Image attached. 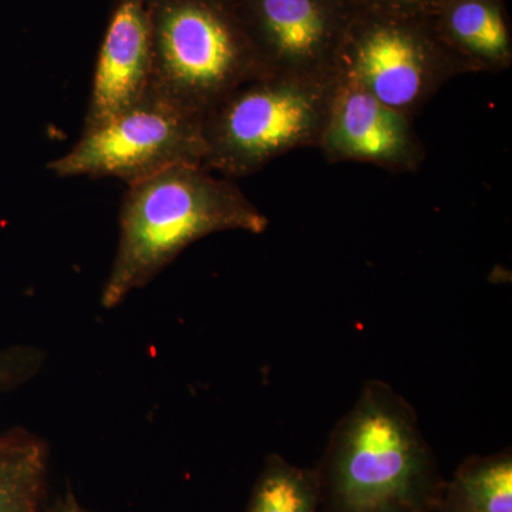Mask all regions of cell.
<instances>
[{
	"label": "cell",
	"instance_id": "cell-16",
	"mask_svg": "<svg viewBox=\"0 0 512 512\" xmlns=\"http://www.w3.org/2000/svg\"><path fill=\"white\" fill-rule=\"evenodd\" d=\"M406 2H413V0H406Z\"/></svg>",
	"mask_w": 512,
	"mask_h": 512
},
{
	"label": "cell",
	"instance_id": "cell-3",
	"mask_svg": "<svg viewBox=\"0 0 512 512\" xmlns=\"http://www.w3.org/2000/svg\"><path fill=\"white\" fill-rule=\"evenodd\" d=\"M336 79L265 73L241 84L204 114V167L241 177L322 137Z\"/></svg>",
	"mask_w": 512,
	"mask_h": 512
},
{
	"label": "cell",
	"instance_id": "cell-12",
	"mask_svg": "<svg viewBox=\"0 0 512 512\" xmlns=\"http://www.w3.org/2000/svg\"><path fill=\"white\" fill-rule=\"evenodd\" d=\"M247 512H320L318 473L272 454L256 480Z\"/></svg>",
	"mask_w": 512,
	"mask_h": 512
},
{
	"label": "cell",
	"instance_id": "cell-5",
	"mask_svg": "<svg viewBox=\"0 0 512 512\" xmlns=\"http://www.w3.org/2000/svg\"><path fill=\"white\" fill-rule=\"evenodd\" d=\"M201 114L156 90L82 136L47 165L59 178H119L124 183L175 165H204Z\"/></svg>",
	"mask_w": 512,
	"mask_h": 512
},
{
	"label": "cell",
	"instance_id": "cell-8",
	"mask_svg": "<svg viewBox=\"0 0 512 512\" xmlns=\"http://www.w3.org/2000/svg\"><path fill=\"white\" fill-rule=\"evenodd\" d=\"M348 70L367 92L403 116L426 99L440 79L419 43L394 28L370 32L357 46Z\"/></svg>",
	"mask_w": 512,
	"mask_h": 512
},
{
	"label": "cell",
	"instance_id": "cell-10",
	"mask_svg": "<svg viewBox=\"0 0 512 512\" xmlns=\"http://www.w3.org/2000/svg\"><path fill=\"white\" fill-rule=\"evenodd\" d=\"M439 512H512L511 451L467 458L446 481Z\"/></svg>",
	"mask_w": 512,
	"mask_h": 512
},
{
	"label": "cell",
	"instance_id": "cell-7",
	"mask_svg": "<svg viewBox=\"0 0 512 512\" xmlns=\"http://www.w3.org/2000/svg\"><path fill=\"white\" fill-rule=\"evenodd\" d=\"M322 138L335 156L379 164H403L414 147L406 117L367 92L348 69L336 79Z\"/></svg>",
	"mask_w": 512,
	"mask_h": 512
},
{
	"label": "cell",
	"instance_id": "cell-6",
	"mask_svg": "<svg viewBox=\"0 0 512 512\" xmlns=\"http://www.w3.org/2000/svg\"><path fill=\"white\" fill-rule=\"evenodd\" d=\"M151 74L148 0H120L97 56L83 128L97 126L143 99Z\"/></svg>",
	"mask_w": 512,
	"mask_h": 512
},
{
	"label": "cell",
	"instance_id": "cell-13",
	"mask_svg": "<svg viewBox=\"0 0 512 512\" xmlns=\"http://www.w3.org/2000/svg\"><path fill=\"white\" fill-rule=\"evenodd\" d=\"M451 33L468 52L497 62L508 53L507 26L497 9L480 0H466L451 10L448 18Z\"/></svg>",
	"mask_w": 512,
	"mask_h": 512
},
{
	"label": "cell",
	"instance_id": "cell-9",
	"mask_svg": "<svg viewBox=\"0 0 512 512\" xmlns=\"http://www.w3.org/2000/svg\"><path fill=\"white\" fill-rule=\"evenodd\" d=\"M255 12L265 40L266 72L332 80L316 72L329 33L318 0H258Z\"/></svg>",
	"mask_w": 512,
	"mask_h": 512
},
{
	"label": "cell",
	"instance_id": "cell-2",
	"mask_svg": "<svg viewBox=\"0 0 512 512\" xmlns=\"http://www.w3.org/2000/svg\"><path fill=\"white\" fill-rule=\"evenodd\" d=\"M119 245L101 305L119 306L150 284L192 242L221 231L259 234L268 220L237 185L204 165L183 164L128 184Z\"/></svg>",
	"mask_w": 512,
	"mask_h": 512
},
{
	"label": "cell",
	"instance_id": "cell-1",
	"mask_svg": "<svg viewBox=\"0 0 512 512\" xmlns=\"http://www.w3.org/2000/svg\"><path fill=\"white\" fill-rule=\"evenodd\" d=\"M316 473L320 512H439L446 485L416 410L380 380L339 421Z\"/></svg>",
	"mask_w": 512,
	"mask_h": 512
},
{
	"label": "cell",
	"instance_id": "cell-15",
	"mask_svg": "<svg viewBox=\"0 0 512 512\" xmlns=\"http://www.w3.org/2000/svg\"><path fill=\"white\" fill-rule=\"evenodd\" d=\"M64 512H80V511H77L76 508H69V510H66Z\"/></svg>",
	"mask_w": 512,
	"mask_h": 512
},
{
	"label": "cell",
	"instance_id": "cell-4",
	"mask_svg": "<svg viewBox=\"0 0 512 512\" xmlns=\"http://www.w3.org/2000/svg\"><path fill=\"white\" fill-rule=\"evenodd\" d=\"M151 89L204 114L241 84L268 73L255 47L214 0H148Z\"/></svg>",
	"mask_w": 512,
	"mask_h": 512
},
{
	"label": "cell",
	"instance_id": "cell-11",
	"mask_svg": "<svg viewBox=\"0 0 512 512\" xmlns=\"http://www.w3.org/2000/svg\"><path fill=\"white\" fill-rule=\"evenodd\" d=\"M47 473V447L25 429L0 431V512H37Z\"/></svg>",
	"mask_w": 512,
	"mask_h": 512
},
{
	"label": "cell",
	"instance_id": "cell-14",
	"mask_svg": "<svg viewBox=\"0 0 512 512\" xmlns=\"http://www.w3.org/2000/svg\"><path fill=\"white\" fill-rule=\"evenodd\" d=\"M43 355L32 346H10L0 350V392L15 389L42 367Z\"/></svg>",
	"mask_w": 512,
	"mask_h": 512
}]
</instances>
